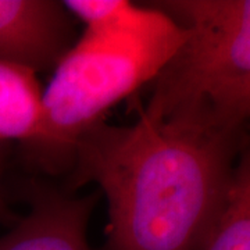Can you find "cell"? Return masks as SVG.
Wrapping results in <instances>:
<instances>
[{"mask_svg": "<svg viewBox=\"0 0 250 250\" xmlns=\"http://www.w3.org/2000/svg\"><path fill=\"white\" fill-rule=\"evenodd\" d=\"M249 128L208 110L131 125L100 123L80 139L70 189L98 184L108 203L103 250H199L227 196Z\"/></svg>", "mask_w": 250, "mask_h": 250, "instance_id": "6da1fadb", "label": "cell"}, {"mask_svg": "<svg viewBox=\"0 0 250 250\" xmlns=\"http://www.w3.org/2000/svg\"><path fill=\"white\" fill-rule=\"evenodd\" d=\"M83 31L54 65L42 92L36 136L22 145L29 166L50 175L70 174L80 139L111 108L154 78L187 41Z\"/></svg>", "mask_w": 250, "mask_h": 250, "instance_id": "7a4b0ae2", "label": "cell"}, {"mask_svg": "<svg viewBox=\"0 0 250 250\" xmlns=\"http://www.w3.org/2000/svg\"><path fill=\"white\" fill-rule=\"evenodd\" d=\"M187 29V41L152 82L153 118L217 111L250 85V0L156 1Z\"/></svg>", "mask_w": 250, "mask_h": 250, "instance_id": "3957f363", "label": "cell"}, {"mask_svg": "<svg viewBox=\"0 0 250 250\" xmlns=\"http://www.w3.org/2000/svg\"><path fill=\"white\" fill-rule=\"evenodd\" d=\"M62 1L0 0V60L36 74L54 68L75 42Z\"/></svg>", "mask_w": 250, "mask_h": 250, "instance_id": "277c9868", "label": "cell"}, {"mask_svg": "<svg viewBox=\"0 0 250 250\" xmlns=\"http://www.w3.org/2000/svg\"><path fill=\"white\" fill-rule=\"evenodd\" d=\"M29 195V213L0 236V250H92L86 231L96 195L81 197L36 187Z\"/></svg>", "mask_w": 250, "mask_h": 250, "instance_id": "5b68a950", "label": "cell"}, {"mask_svg": "<svg viewBox=\"0 0 250 250\" xmlns=\"http://www.w3.org/2000/svg\"><path fill=\"white\" fill-rule=\"evenodd\" d=\"M42 88L36 72L0 60V145H27L38 134L42 117Z\"/></svg>", "mask_w": 250, "mask_h": 250, "instance_id": "8992f818", "label": "cell"}, {"mask_svg": "<svg viewBox=\"0 0 250 250\" xmlns=\"http://www.w3.org/2000/svg\"><path fill=\"white\" fill-rule=\"evenodd\" d=\"M199 250H250V123L223 207Z\"/></svg>", "mask_w": 250, "mask_h": 250, "instance_id": "52a82bcc", "label": "cell"}, {"mask_svg": "<svg viewBox=\"0 0 250 250\" xmlns=\"http://www.w3.org/2000/svg\"><path fill=\"white\" fill-rule=\"evenodd\" d=\"M217 120L233 124H248L250 123V85L242 90L239 95L227 103L217 111H211Z\"/></svg>", "mask_w": 250, "mask_h": 250, "instance_id": "ba28073f", "label": "cell"}, {"mask_svg": "<svg viewBox=\"0 0 250 250\" xmlns=\"http://www.w3.org/2000/svg\"><path fill=\"white\" fill-rule=\"evenodd\" d=\"M6 146L7 145H0V218L6 214V206L3 202V193H1V175H3L4 161H6Z\"/></svg>", "mask_w": 250, "mask_h": 250, "instance_id": "9c48e42d", "label": "cell"}]
</instances>
